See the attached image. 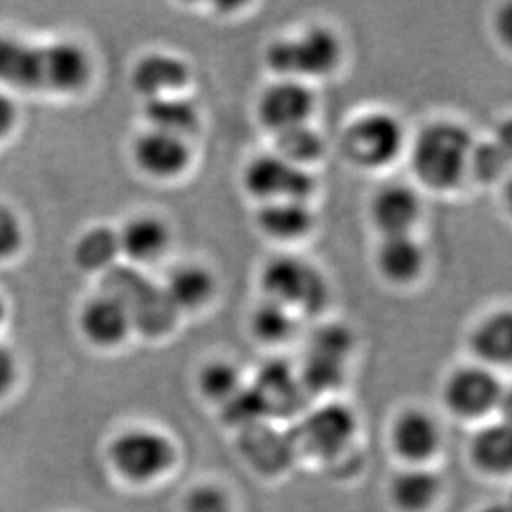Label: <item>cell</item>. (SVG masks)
Listing matches in <instances>:
<instances>
[{
  "label": "cell",
  "instance_id": "obj_1",
  "mask_svg": "<svg viewBox=\"0 0 512 512\" xmlns=\"http://www.w3.org/2000/svg\"><path fill=\"white\" fill-rule=\"evenodd\" d=\"M88 78V55L72 42L35 47L20 40L0 39V82L19 88L75 92Z\"/></svg>",
  "mask_w": 512,
  "mask_h": 512
},
{
  "label": "cell",
  "instance_id": "obj_2",
  "mask_svg": "<svg viewBox=\"0 0 512 512\" xmlns=\"http://www.w3.org/2000/svg\"><path fill=\"white\" fill-rule=\"evenodd\" d=\"M474 140L468 126L451 118H440L421 126L406 146L416 183L436 194L461 188L469 178Z\"/></svg>",
  "mask_w": 512,
  "mask_h": 512
},
{
  "label": "cell",
  "instance_id": "obj_3",
  "mask_svg": "<svg viewBox=\"0 0 512 512\" xmlns=\"http://www.w3.org/2000/svg\"><path fill=\"white\" fill-rule=\"evenodd\" d=\"M342 57L343 44L339 34L320 24L271 40L262 54L272 78H290L307 83L337 72Z\"/></svg>",
  "mask_w": 512,
  "mask_h": 512
},
{
  "label": "cell",
  "instance_id": "obj_4",
  "mask_svg": "<svg viewBox=\"0 0 512 512\" xmlns=\"http://www.w3.org/2000/svg\"><path fill=\"white\" fill-rule=\"evenodd\" d=\"M408 140L403 121L387 110H370L348 121L340 133L343 160L355 170L377 173L397 163Z\"/></svg>",
  "mask_w": 512,
  "mask_h": 512
},
{
  "label": "cell",
  "instance_id": "obj_5",
  "mask_svg": "<svg viewBox=\"0 0 512 512\" xmlns=\"http://www.w3.org/2000/svg\"><path fill=\"white\" fill-rule=\"evenodd\" d=\"M264 299L282 305L299 319L322 312L329 304V282L324 274L300 257L276 256L259 274Z\"/></svg>",
  "mask_w": 512,
  "mask_h": 512
},
{
  "label": "cell",
  "instance_id": "obj_6",
  "mask_svg": "<svg viewBox=\"0 0 512 512\" xmlns=\"http://www.w3.org/2000/svg\"><path fill=\"white\" fill-rule=\"evenodd\" d=\"M105 294L120 300L130 314L131 325L151 337L168 334L179 315L165 287L153 284L133 267L113 266L105 276Z\"/></svg>",
  "mask_w": 512,
  "mask_h": 512
},
{
  "label": "cell",
  "instance_id": "obj_7",
  "mask_svg": "<svg viewBox=\"0 0 512 512\" xmlns=\"http://www.w3.org/2000/svg\"><path fill=\"white\" fill-rule=\"evenodd\" d=\"M113 468L131 483H153L170 473L178 451L161 431L151 428H130L113 438L108 448Z\"/></svg>",
  "mask_w": 512,
  "mask_h": 512
},
{
  "label": "cell",
  "instance_id": "obj_8",
  "mask_svg": "<svg viewBox=\"0 0 512 512\" xmlns=\"http://www.w3.org/2000/svg\"><path fill=\"white\" fill-rule=\"evenodd\" d=\"M242 189L256 204L295 199L312 201L317 191L314 171L290 165L272 151L252 156L241 173Z\"/></svg>",
  "mask_w": 512,
  "mask_h": 512
},
{
  "label": "cell",
  "instance_id": "obj_9",
  "mask_svg": "<svg viewBox=\"0 0 512 512\" xmlns=\"http://www.w3.org/2000/svg\"><path fill=\"white\" fill-rule=\"evenodd\" d=\"M446 408L463 420H481L498 410L504 400L503 383L493 368L481 363L463 365L446 377L443 383Z\"/></svg>",
  "mask_w": 512,
  "mask_h": 512
},
{
  "label": "cell",
  "instance_id": "obj_10",
  "mask_svg": "<svg viewBox=\"0 0 512 512\" xmlns=\"http://www.w3.org/2000/svg\"><path fill=\"white\" fill-rule=\"evenodd\" d=\"M315 108L317 95L310 83L272 78L257 95L256 118L259 125L274 136L295 126L312 123Z\"/></svg>",
  "mask_w": 512,
  "mask_h": 512
},
{
  "label": "cell",
  "instance_id": "obj_11",
  "mask_svg": "<svg viewBox=\"0 0 512 512\" xmlns=\"http://www.w3.org/2000/svg\"><path fill=\"white\" fill-rule=\"evenodd\" d=\"M357 433L355 413L342 403H325L310 411L300 425V443L310 455L339 458Z\"/></svg>",
  "mask_w": 512,
  "mask_h": 512
},
{
  "label": "cell",
  "instance_id": "obj_12",
  "mask_svg": "<svg viewBox=\"0 0 512 512\" xmlns=\"http://www.w3.org/2000/svg\"><path fill=\"white\" fill-rule=\"evenodd\" d=\"M423 216V199L413 184L393 181L382 184L368 203V218L383 236L415 234Z\"/></svg>",
  "mask_w": 512,
  "mask_h": 512
},
{
  "label": "cell",
  "instance_id": "obj_13",
  "mask_svg": "<svg viewBox=\"0 0 512 512\" xmlns=\"http://www.w3.org/2000/svg\"><path fill=\"white\" fill-rule=\"evenodd\" d=\"M441 438L440 423L423 408L401 411L390 430L392 450L405 466H430L440 451Z\"/></svg>",
  "mask_w": 512,
  "mask_h": 512
},
{
  "label": "cell",
  "instance_id": "obj_14",
  "mask_svg": "<svg viewBox=\"0 0 512 512\" xmlns=\"http://www.w3.org/2000/svg\"><path fill=\"white\" fill-rule=\"evenodd\" d=\"M133 158L143 173L156 179L179 178L193 163L191 141L148 128L133 145Z\"/></svg>",
  "mask_w": 512,
  "mask_h": 512
},
{
  "label": "cell",
  "instance_id": "obj_15",
  "mask_svg": "<svg viewBox=\"0 0 512 512\" xmlns=\"http://www.w3.org/2000/svg\"><path fill=\"white\" fill-rule=\"evenodd\" d=\"M254 224L262 236L281 244L304 241L317 226V213L312 201L282 199L257 204Z\"/></svg>",
  "mask_w": 512,
  "mask_h": 512
},
{
  "label": "cell",
  "instance_id": "obj_16",
  "mask_svg": "<svg viewBox=\"0 0 512 512\" xmlns=\"http://www.w3.org/2000/svg\"><path fill=\"white\" fill-rule=\"evenodd\" d=\"M193 70L181 55L151 52L133 70V87L146 100L186 93Z\"/></svg>",
  "mask_w": 512,
  "mask_h": 512
},
{
  "label": "cell",
  "instance_id": "obj_17",
  "mask_svg": "<svg viewBox=\"0 0 512 512\" xmlns=\"http://www.w3.org/2000/svg\"><path fill=\"white\" fill-rule=\"evenodd\" d=\"M373 262L378 276L397 287L420 281L426 269V251L415 234L380 237Z\"/></svg>",
  "mask_w": 512,
  "mask_h": 512
},
{
  "label": "cell",
  "instance_id": "obj_18",
  "mask_svg": "<svg viewBox=\"0 0 512 512\" xmlns=\"http://www.w3.org/2000/svg\"><path fill=\"white\" fill-rule=\"evenodd\" d=\"M443 483L430 466H405L388 486V496L400 512H428L435 508Z\"/></svg>",
  "mask_w": 512,
  "mask_h": 512
},
{
  "label": "cell",
  "instance_id": "obj_19",
  "mask_svg": "<svg viewBox=\"0 0 512 512\" xmlns=\"http://www.w3.org/2000/svg\"><path fill=\"white\" fill-rule=\"evenodd\" d=\"M469 350L476 363L493 368L509 365L512 358V315L496 310L479 320L469 332Z\"/></svg>",
  "mask_w": 512,
  "mask_h": 512
},
{
  "label": "cell",
  "instance_id": "obj_20",
  "mask_svg": "<svg viewBox=\"0 0 512 512\" xmlns=\"http://www.w3.org/2000/svg\"><path fill=\"white\" fill-rule=\"evenodd\" d=\"M165 292L179 314L194 312L213 302L218 292V282L209 267L198 262H188L171 272L166 279Z\"/></svg>",
  "mask_w": 512,
  "mask_h": 512
},
{
  "label": "cell",
  "instance_id": "obj_21",
  "mask_svg": "<svg viewBox=\"0 0 512 512\" xmlns=\"http://www.w3.org/2000/svg\"><path fill=\"white\" fill-rule=\"evenodd\" d=\"M80 324L83 334L93 343L102 347H113L125 340L130 332L131 319L120 300L103 292L100 297L85 305Z\"/></svg>",
  "mask_w": 512,
  "mask_h": 512
},
{
  "label": "cell",
  "instance_id": "obj_22",
  "mask_svg": "<svg viewBox=\"0 0 512 512\" xmlns=\"http://www.w3.org/2000/svg\"><path fill=\"white\" fill-rule=\"evenodd\" d=\"M120 251L125 252L131 261L138 264H148L160 259L171 242V232L168 224L156 216H136L125 228L118 232Z\"/></svg>",
  "mask_w": 512,
  "mask_h": 512
},
{
  "label": "cell",
  "instance_id": "obj_23",
  "mask_svg": "<svg viewBox=\"0 0 512 512\" xmlns=\"http://www.w3.org/2000/svg\"><path fill=\"white\" fill-rule=\"evenodd\" d=\"M474 468L488 476H506L512 466V433L508 421L481 426L469 441Z\"/></svg>",
  "mask_w": 512,
  "mask_h": 512
},
{
  "label": "cell",
  "instance_id": "obj_24",
  "mask_svg": "<svg viewBox=\"0 0 512 512\" xmlns=\"http://www.w3.org/2000/svg\"><path fill=\"white\" fill-rule=\"evenodd\" d=\"M145 116L150 128L191 140L201 126V112L186 93L151 98L145 102Z\"/></svg>",
  "mask_w": 512,
  "mask_h": 512
},
{
  "label": "cell",
  "instance_id": "obj_25",
  "mask_svg": "<svg viewBox=\"0 0 512 512\" xmlns=\"http://www.w3.org/2000/svg\"><path fill=\"white\" fill-rule=\"evenodd\" d=\"M272 145V153L289 161L290 165L309 171H314V166L322 161L327 150L324 136L312 123L277 133L272 136Z\"/></svg>",
  "mask_w": 512,
  "mask_h": 512
},
{
  "label": "cell",
  "instance_id": "obj_26",
  "mask_svg": "<svg viewBox=\"0 0 512 512\" xmlns=\"http://www.w3.org/2000/svg\"><path fill=\"white\" fill-rule=\"evenodd\" d=\"M244 385L241 368L231 360H211L204 363L198 373V388L201 395L211 403L223 406L241 392Z\"/></svg>",
  "mask_w": 512,
  "mask_h": 512
},
{
  "label": "cell",
  "instance_id": "obj_27",
  "mask_svg": "<svg viewBox=\"0 0 512 512\" xmlns=\"http://www.w3.org/2000/svg\"><path fill=\"white\" fill-rule=\"evenodd\" d=\"M118 232L107 226L85 232L75 246V261L85 271H110L120 254Z\"/></svg>",
  "mask_w": 512,
  "mask_h": 512
},
{
  "label": "cell",
  "instance_id": "obj_28",
  "mask_svg": "<svg viewBox=\"0 0 512 512\" xmlns=\"http://www.w3.org/2000/svg\"><path fill=\"white\" fill-rule=\"evenodd\" d=\"M299 317L282 305L262 300L252 312L249 327L254 337L266 345H279L297 332Z\"/></svg>",
  "mask_w": 512,
  "mask_h": 512
},
{
  "label": "cell",
  "instance_id": "obj_29",
  "mask_svg": "<svg viewBox=\"0 0 512 512\" xmlns=\"http://www.w3.org/2000/svg\"><path fill=\"white\" fill-rule=\"evenodd\" d=\"M511 141L498 136L494 140H474L471 160H469V178L479 183H494L506 171L511 156Z\"/></svg>",
  "mask_w": 512,
  "mask_h": 512
},
{
  "label": "cell",
  "instance_id": "obj_30",
  "mask_svg": "<svg viewBox=\"0 0 512 512\" xmlns=\"http://www.w3.org/2000/svg\"><path fill=\"white\" fill-rule=\"evenodd\" d=\"M184 512H232L231 499L221 486L203 483L194 486L183 504Z\"/></svg>",
  "mask_w": 512,
  "mask_h": 512
},
{
  "label": "cell",
  "instance_id": "obj_31",
  "mask_svg": "<svg viewBox=\"0 0 512 512\" xmlns=\"http://www.w3.org/2000/svg\"><path fill=\"white\" fill-rule=\"evenodd\" d=\"M22 244V226L14 211L0 204V259L9 257Z\"/></svg>",
  "mask_w": 512,
  "mask_h": 512
},
{
  "label": "cell",
  "instance_id": "obj_32",
  "mask_svg": "<svg viewBox=\"0 0 512 512\" xmlns=\"http://www.w3.org/2000/svg\"><path fill=\"white\" fill-rule=\"evenodd\" d=\"M17 375V363L9 348L0 343V397L9 392Z\"/></svg>",
  "mask_w": 512,
  "mask_h": 512
},
{
  "label": "cell",
  "instance_id": "obj_33",
  "mask_svg": "<svg viewBox=\"0 0 512 512\" xmlns=\"http://www.w3.org/2000/svg\"><path fill=\"white\" fill-rule=\"evenodd\" d=\"M15 105L9 97L0 93V138H4L15 123Z\"/></svg>",
  "mask_w": 512,
  "mask_h": 512
},
{
  "label": "cell",
  "instance_id": "obj_34",
  "mask_svg": "<svg viewBox=\"0 0 512 512\" xmlns=\"http://www.w3.org/2000/svg\"><path fill=\"white\" fill-rule=\"evenodd\" d=\"M479 512H511L509 511V506L506 504H491L488 508H483Z\"/></svg>",
  "mask_w": 512,
  "mask_h": 512
},
{
  "label": "cell",
  "instance_id": "obj_35",
  "mask_svg": "<svg viewBox=\"0 0 512 512\" xmlns=\"http://www.w3.org/2000/svg\"><path fill=\"white\" fill-rule=\"evenodd\" d=\"M4 302H2V299H0V322H2V319H4Z\"/></svg>",
  "mask_w": 512,
  "mask_h": 512
}]
</instances>
